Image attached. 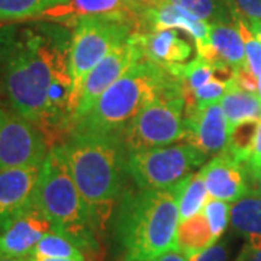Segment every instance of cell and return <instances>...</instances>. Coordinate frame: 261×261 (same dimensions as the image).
<instances>
[{"mask_svg":"<svg viewBox=\"0 0 261 261\" xmlns=\"http://www.w3.org/2000/svg\"><path fill=\"white\" fill-rule=\"evenodd\" d=\"M258 122L260 121H245L235 125L232 129L229 130V140L226 148L222 151L232 157L235 161L247 166L252 154L254 141L258 129Z\"/></svg>","mask_w":261,"mask_h":261,"instance_id":"obj_27","label":"cell"},{"mask_svg":"<svg viewBox=\"0 0 261 261\" xmlns=\"http://www.w3.org/2000/svg\"><path fill=\"white\" fill-rule=\"evenodd\" d=\"M229 214H231V205L228 202L218 200L209 196L203 207V215L206 216V221L212 231L215 243H218L226 231L229 224Z\"/></svg>","mask_w":261,"mask_h":261,"instance_id":"obj_29","label":"cell"},{"mask_svg":"<svg viewBox=\"0 0 261 261\" xmlns=\"http://www.w3.org/2000/svg\"><path fill=\"white\" fill-rule=\"evenodd\" d=\"M197 56L206 58L215 67L228 65L235 70L247 67L243 37L235 23H211L207 42L197 51Z\"/></svg>","mask_w":261,"mask_h":261,"instance_id":"obj_16","label":"cell"},{"mask_svg":"<svg viewBox=\"0 0 261 261\" xmlns=\"http://www.w3.org/2000/svg\"><path fill=\"white\" fill-rule=\"evenodd\" d=\"M173 190L177 196L180 221H186L189 218H193L203 212V207L209 199V193L200 171L190 174L173 187Z\"/></svg>","mask_w":261,"mask_h":261,"instance_id":"obj_22","label":"cell"},{"mask_svg":"<svg viewBox=\"0 0 261 261\" xmlns=\"http://www.w3.org/2000/svg\"><path fill=\"white\" fill-rule=\"evenodd\" d=\"M174 77H177L183 89L187 92H195L202 86L209 83L214 77H216V67L203 57L197 56L187 64H176L167 68Z\"/></svg>","mask_w":261,"mask_h":261,"instance_id":"obj_25","label":"cell"},{"mask_svg":"<svg viewBox=\"0 0 261 261\" xmlns=\"http://www.w3.org/2000/svg\"><path fill=\"white\" fill-rule=\"evenodd\" d=\"M144 58L168 68L171 65L183 64L192 56L193 48L177 29H160L149 32H137Z\"/></svg>","mask_w":261,"mask_h":261,"instance_id":"obj_17","label":"cell"},{"mask_svg":"<svg viewBox=\"0 0 261 261\" xmlns=\"http://www.w3.org/2000/svg\"><path fill=\"white\" fill-rule=\"evenodd\" d=\"M235 261H261V237L248 238Z\"/></svg>","mask_w":261,"mask_h":261,"instance_id":"obj_33","label":"cell"},{"mask_svg":"<svg viewBox=\"0 0 261 261\" xmlns=\"http://www.w3.org/2000/svg\"><path fill=\"white\" fill-rule=\"evenodd\" d=\"M61 147L75 186L96 225L102 226L123 195L129 177L128 151L121 137L71 129Z\"/></svg>","mask_w":261,"mask_h":261,"instance_id":"obj_2","label":"cell"},{"mask_svg":"<svg viewBox=\"0 0 261 261\" xmlns=\"http://www.w3.org/2000/svg\"><path fill=\"white\" fill-rule=\"evenodd\" d=\"M187 142L195 145L207 157L221 154L229 140V125L221 103H209L196 108L186 118Z\"/></svg>","mask_w":261,"mask_h":261,"instance_id":"obj_12","label":"cell"},{"mask_svg":"<svg viewBox=\"0 0 261 261\" xmlns=\"http://www.w3.org/2000/svg\"><path fill=\"white\" fill-rule=\"evenodd\" d=\"M250 22V20H248ZM250 27H251L254 35L257 37V39L261 42V20H254V22H250Z\"/></svg>","mask_w":261,"mask_h":261,"instance_id":"obj_36","label":"cell"},{"mask_svg":"<svg viewBox=\"0 0 261 261\" xmlns=\"http://www.w3.org/2000/svg\"><path fill=\"white\" fill-rule=\"evenodd\" d=\"M187 105L177 77L121 132L128 152L164 147L186 138Z\"/></svg>","mask_w":261,"mask_h":261,"instance_id":"obj_7","label":"cell"},{"mask_svg":"<svg viewBox=\"0 0 261 261\" xmlns=\"http://www.w3.org/2000/svg\"><path fill=\"white\" fill-rule=\"evenodd\" d=\"M207 155L190 142L128 152V174L140 189L167 190L193 174Z\"/></svg>","mask_w":261,"mask_h":261,"instance_id":"obj_8","label":"cell"},{"mask_svg":"<svg viewBox=\"0 0 261 261\" xmlns=\"http://www.w3.org/2000/svg\"><path fill=\"white\" fill-rule=\"evenodd\" d=\"M71 35L58 23L0 27V106L39 128L51 86L70 74Z\"/></svg>","mask_w":261,"mask_h":261,"instance_id":"obj_1","label":"cell"},{"mask_svg":"<svg viewBox=\"0 0 261 261\" xmlns=\"http://www.w3.org/2000/svg\"><path fill=\"white\" fill-rule=\"evenodd\" d=\"M228 244L226 241H218L205 251L199 252L193 257H190L189 261H228Z\"/></svg>","mask_w":261,"mask_h":261,"instance_id":"obj_31","label":"cell"},{"mask_svg":"<svg viewBox=\"0 0 261 261\" xmlns=\"http://www.w3.org/2000/svg\"><path fill=\"white\" fill-rule=\"evenodd\" d=\"M238 12L250 22L261 20V0H233Z\"/></svg>","mask_w":261,"mask_h":261,"instance_id":"obj_32","label":"cell"},{"mask_svg":"<svg viewBox=\"0 0 261 261\" xmlns=\"http://www.w3.org/2000/svg\"><path fill=\"white\" fill-rule=\"evenodd\" d=\"M32 202L47 216L54 232L64 235L80 250L99 251L97 225L75 186L61 142L49 148L41 164Z\"/></svg>","mask_w":261,"mask_h":261,"instance_id":"obj_4","label":"cell"},{"mask_svg":"<svg viewBox=\"0 0 261 261\" xmlns=\"http://www.w3.org/2000/svg\"><path fill=\"white\" fill-rule=\"evenodd\" d=\"M229 224L237 233L248 238L261 237V193L250 189L231 205Z\"/></svg>","mask_w":261,"mask_h":261,"instance_id":"obj_20","label":"cell"},{"mask_svg":"<svg viewBox=\"0 0 261 261\" xmlns=\"http://www.w3.org/2000/svg\"><path fill=\"white\" fill-rule=\"evenodd\" d=\"M116 13H137L138 8L130 0H70L68 5L49 12L47 18L58 22L71 23L73 27L80 18L97 15H116Z\"/></svg>","mask_w":261,"mask_h":261,"instance_id":"obj_18","label":"cell"},{"mask_svg":"<svg viewBox=\"0 0 261 261\" xmlns=\"http://www.w3.org/2000/svg\"><path fill=\"white\" fill-rule=\"evenodd\" d=\"M29 257H41V258H60V260L86 261V257L82 250L65 238L61 233L51 232L45 233L41 241L37 244L34 251Z\"/></svg>","mask_w":261,"mask_h":261,"instance_id":"obj_26","label":"cell"},{"mask_svg":"<svg viewBox=\"0 0 261 261\" xmlns=\"http://www.w3.org/2000/svg\"><path fill=\"white\" fill-rule=\"evenodd\" d=\"M180 224L176 192L135 189L119 199L113 238L122 261H145L177 248Z\"/></svg>","mask_w":261,"mask_h":261,"instance_id":"obj_3","label":"cell"},{"mask_svg":"<svg viewBox=\"0 0 261 261\" xmlns=\"http://www.w3.org/2000/svg\"><path fill=\"white\" fill-rule=\"evenodd\" d=\"M130 2H132V3H135V6L138 8V10H140L141 5H144V3H145L147 0H130Z\"/></svg>","mask_w":261,"mask_h":261,"instance_id":"obj_40","label":"cell"},{"mask_svg":"<svg viewBox=\"0 0 261 261\" xmlns=\"http://www.w3.org/2000/svg\"><path fill=\"white\" fill-rule=\"evenodd\" d=\"M235 25L238 27L240 34L243 37L247 68L258 79V75L261 74V42L254 35L250 22L244 18L241 13H238V16L235 19Z\"/></svg>","mask_w":261,"mask_h":261,"instance_id":"obj_28","label":"cell"},{"mask_svg":"<svg viewBox=\"0 0 261 261\" xmlns=\"http://www.w3.org/2000/svg\"><path fill=\"white\" fill-rule=\"evenodd\" d=\"M0 261H29V258H19V257H0Z\"/></svg>","mask_w":261,"mask_h":261,"instance_id":"obj_39","label":"cell"},{"mask_svg":"<svg viewBox=\"0 0 261 261\" xmlns=\"http://www.w3.org/2000/svg\"><path fill=\"white\" fill-rule=\"evenodd\" d=\"M41 166L0 171V232L32 205Z\"/></svg>","mask_w":261,"mask_h":261,"instance_id":"obj_14","label":"cell"},{"mask_svg":"<svg viewBox=\"0 0 261 261\" xmlns=\"http://www.w3.org/2000/svg\"><path fill=\"white\" fill-rule=\"evenodd\" d=\"M51 231H54L51 222L32 202V205L0 232V257L28 258L41 238Z\"/></svg>","mask_w":261,"mask_h":261,"instance_id":"obj_13","label":"cell"},{"mask_svg":"<svg viewBox=\"0 0 261 261\" xmlns=\"http://www.w3.org/2000/svg\"><path fill=\"white\" fill-rule=\"evenodd\" d=\"M247 167H248L247 170L251 174V177L261 170V119L258 122V129H257V135H255V141H254L252 154L250 157V161L247 163Z\"/></svg>","mask_w":261,"mask_h":261,"instance_id":"obj_34","label":"cell"},{"mask_svg":"<svg viewBox=\"0 0 261 261\" xmlns=\"http://www.w3.org/2000/svg\"><path fill=\"white\" fill-rule=\"evenodd\" d=\"M145 261H189V257H186L180 250L174 248V250H170V251L161 254L159 257H154V258Z\"/></svg>","mask_w":261,"mask_h":261,"instance_id":"obj_35","label":"cell"},{"mask_svg":"<svg viewBox=\"0 0 261 261\" xmlns=\"http://www.w3.org/2000/svg\"><path fill=\"white\" fill-rule=\"evenodd\" d=\"M221 108L224 111L229 130L235 125L245 121H260L261 99L254 92L244 90L233 82L221 99Z\"/></svg>","mask_w":261,"mask_h":261,"instance_id":"obj_19","label":"cell"},{"mask_svg":"<svg viewBox=\"0 0 261 261\" xmlns=\"http://www.w3.org/2000/svg\"><path fill=\"white\" fill-rule=\"evenodd\" d=\"M137 13L97 15L80 18L73 27L68 71L73 82V106L77 108L87 74L113 48L140 32Z\"/></svg>","mask_w":261,"mask_h":261,"instance_id":"obj_6","label":"cell"},{"mask_svg":"<svg viewBox=\"0 0 261 261\" xmlns=\"http://www.w3.org/2000/svg\"><path fill=\"white\" fill-rule=\"evenodd\" d=\"M209 23H235L238 9L233 0H167Z\"/></svg>","mask_w":261,"mask_h":261,"instance_id":"obj_23","label":"cell"},{"mask_svg":"<svg viewBox=\"0 0 261 261\" xmlns=\"http://www.w3.org/2000/svg\"><path fill=\"white\" fill-rule=\"evenodd\" d=\"M144 58L137 32L132 34L125 42L115 47L99 64L87 74L82 86L80 99L71 119V126L89 112L102 96L128 68ZM71 129V128H70Z\"/></svg>","mask_w":261,"mask_h":261,"instance_id":"obj_10","label":"cell"},{"mask_svg":"<svg viewBox=\"0 0 261 261\" xmlns=\"http://www.w3.org/2000/svg\"><path fill=\"white\" fill-rule=\"evenodd\" d=\"M232 82H226L219 79L218 75L214 77L209 83H206L205 86H202L200 89H197L193 92V99H195L196 108H202L206 106L209 103L221 102L222 96L226 93V90L229 89V86L233 83Z\"/></svg>","mask_w":261,"mask_h":261,"instance_id":"obj_30","label":"cell"},{"mask_svg":"<svg viewBox=\"0 0 261 261\" xmlns=\"http://www.w3.org/2000/svg\"><path fill=\"white\" fill-rule=\"evenodd\" d=\"M252 180H254V183H255V186L258 189V192L261 193V170L258 173H255L254 176H252Z\"/></svg>","mask_w":261,"mask_h":261,"instance_id":"obj_37","label":"cell"},{"mask_svg":"<svg viewBox=\"0 0 261 261\" xmlns=\"http://www.w3.org/2000/svg\"><path fill=\"white\" fill-rule=\"evenodd\" d=\"M68 3L70 0H0V22H18L47 16L49 12Z\"/></svg>","mask_w":261,"mask_h":261,"instance_id":"obj_24","label":"cell"},{"mask_svg":"<svg viewBox=\"0 0 261 261\" xmlns=\"http://www.w3.org/2000/svg\"><path fill=\"white\" fill-rule=\"evenodd\" d=\"M214 244V235L203 212L186 221H180L177 228V250L186 257L190 258L199 252L205 251Z\"/></svg>","mask_w":261,"mask_h":261,"instance_id":"obj_21","label":"cell"},{"mask_svg":"<svg viewBox=\"0 0 261 261\" xmlns=\"http://www.w3.org/2000/svg\"><path fill=\"white\" fill-rule=\"evenodd\" d=\"M29 261H73V260H60V258H41V257H28Z\"/></svg>","mask_w":261,"mask_h":261,"instance_id":"obj_38","label":"cell"},{"mask_svg":"<svg viewBox=\"0 0 261 261\" xmlns=\"http://www.w3.org/2000/svg\"><path fill=\"white\" fill-rule=\"evenodd\" d=\"M32 122L0 106V171L41 166L53 145Z\"/></svg>","mask_w":261,"mask_h":261,"instance_id":"obj_9","label":"cell"},{"mask_svg":"<svg viewBox=\"0 0 261 261\" xmlns=\"http://www.w3.org/2000/svg\"><path fill=\"white\" fill-rule=\"evenodd\" d=\"M138 20L145 23L148 32L160 29H177L186 32L195 41L197 51L207 42L211 23L167 0H147L138 10Z\"/></svg>","mask_w":261,"mask_h":261,"instance_id":"obj_11","label":"cell"},{"mask_svg":"<svg viewBox=\"0 0 261 261\" xmlns=\"http://www.w3.org/2000/svg\"><path fill=\"white\" fill-rule=\"evenodd\" d=\"M247 171L244 164L225 152L215 155L200 170L209 196L228 203L237 202L251 189L247 180Z\"/></svg>","mask_w":261,"mask_h":261,"instance_id":"obj_15","label":"cell"},{"mask_svg":"<svg viewBox=\"0 0 261 261\" xmlns=\"http://www.w3.org/2000/svg\"><path fill=\"white\" fill-rule=\"evenodd\" d=\"M257 94L260 96V99H261V74L258 75V87H257Z\"/></svg>","mask_w":261,"mask_h":261,"instance_id":"obj_41","label":"cell"},{"mask_svg":"<svg viewBox=\"0 0 261 261\" xmlns=\"http://www.w3.org/2000/svg\"><path fill=\"white\" fill-rule=\"evenodd\" d=\"M174 79L167 68L142 58L97 99L93 108L75 122L71 129L99 135H121L125 126L159 97Z\"/></svg>","mask_w":261,"mask_h":261,"instance_id":"obj_5","label":"cell"}]
</instances>
